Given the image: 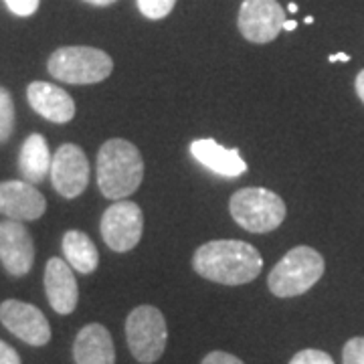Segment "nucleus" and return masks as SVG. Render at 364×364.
Here are the masks:
<instances>
[{
    "label": "nucleus",
    "instance_id": "obj_1",
    "mask_svg": "<svg viewBox=\"0 0 364 364\" xmlns=\"http://www.w3.org/2000/svg\"><path fill=\"white\" fill-rule=\"evenodd\" d=\"M193 267L198 275L215 284L243 286L261 273L263 259L259 251L245 241H208L196 249Z\"/></svg>",
    "mask_w": 364,
    "mask_h": 364
},
{
    "label": "nucleus",
    "instance_id": "obj_2",
    "mask_svg": "<svg viewBox=\"0 0 364 364\" xmlns=\"http://www.w3.org/2000/svg\"><path fill=\"white\" fill-rule=\"evenodd\" d=\"M144 178V160L128 140H107L97 154V184L105 198L122 200L138 191Z\"/></svg>",
    "mask_w": 364,
    "mask_h": 364
},
{
    "label": "nucleus",
    "instance_id": "obj_3",
    "mask_svg": "<svg viewBox=\"0 0 364 364\" xmlns=\"http://www.w3.org/2000/svg\"><path fill=\"white\" fill-rule=\"evenodd\" d=\"M324 275V257L312 247L299 245L287 251L267 277L273 296L296 298L312 289Z\"/></svg>",
    "mask_w": 364,
    "mask_h": 364
},
{
    "label": "nucleus",
    "instance_id": "obj_4",
    "mask_svg": "<svg viewBox=\"0 0 364 364\" xmlns=\"http://www.w3.org/2000/svg\"><path fill=\"white\" fill-rule=\"evenodd\" d=\"M47 69L63 83L90 85L109 77L114 61L107 53L95 47H61L49 57Z\"/></svg>",
    "mask_w": 364,
    "mask_h": 364
},
{
    "label": "nucleus",
    "instance_id": "obj_5",
    "mask_svg": "<svg viewBox=\"0 0 364 364\" xmlns=\"http://www.w3.org/2000/svg\"><path fill=\"white\" fill-rule=\"evenodd\" d=\"M229 210L233 219L251 233H269L286 219V203L273 191L251 186L231 196Z\"/></svg>",
    "mask_w": 364,
    "mask_h": 364
},
{
    "label": "nucleus",
    "instance_id": "obj_6",
    "mask_svg": "<svg viewBox=\"0 0 364 364\" xmlns=\"http://www.w3.org/2000/svg\"><path fill=\"white\" fill-rule=\"evenodd\" d=\"M126 338L138 363H156L164 354L168 340L164 314L154 306H138L126 320Z\"/></svg>",
    "mask_w": 364,
    "mask_h": 364
},
{
    "label": "nucleus",
    "instance_id": "obj_7",
    "mask_svg": "<svg viewBox=\"0 0 364 364\" xmlns=\"http://www.w3.org/2000/svg\"><path fill=\"white\" fill-rule=\"evenodd\" d=\"M100 229L107 247L117 253H126L140 243L144 231L142 208L122 198L105 210Z\"/></svg>",
    "mask_w": 364,
    "mask_h": 364
},
{
    "label": "nucleus",
    "instance_id": "obj_8",
    "mask_svg": "<svg viewBox=\"0 0 364 364\" xmlns=\"http://www.w3.org/2000/svg\"><path fill=\"white\" fill-rule=\"evenodd\" d=\"M286 11L277 0H245L239 9V31L251 43L265 45L284 31Z\"/></svg>",
    "mask_w": 364,
    "mask_h": 364
},
{
    "label": "nucleus",
    "instance_id": "obj_9",
    "mask_svg": "<svg viewBox=\"0 0 364 364\" xmlns=\"http://www.w3.org/2000/svg\"><path fill=\"white\" fill-rule=\"evenodd\" d=\"M51 181L55 191L63 198L79 196L90 182V162L85 152L75 144H63L53 154Z\"/></svg>",
    "mask_w": 364,
    "mask_h": 364
},
{
    "label": "nucleus",
    "instance_id": "obj_10",
    "mask_svg": "<svg viewBox=\"0 0 364 364\" xmlns=\"http://www.w3.org/2000/svg\"><path fill=\"white\" fill-rule=\"evenodd\" d=\"M0 322L13 332L16 338H21L31 346H45L51 340V326L47 322L45 314L33 304L6 299L0 304Z\"/></svg>",
    "mask_w": 364,
    "mask_h": 364
},
{
    "label": "nucleus",
    "instance_id": "obj_11",
    "mask_svg": "<svg viewBox=\"0 0 364 364\" xmlns=\"http://www.w3.org/2000/svg\"><path fill=\"white\" fill-rule=\"evenodd\" d=\"M0 261L14 277H23L31 272L35 263V245L21 221L9 219L0 223Z\"/></svg>",
    "mask_w": 364,
    "mask_h": 364
},
{
    "label": "nucleus",
    "instance_id": "obj_12",
    "mask_svg": "<svg viewBox=\"0 0 364 364\" xmlns=\"http://www.w3.org/2000/svg\"><path fill=\"white\" fill-rule=\"evenodd\" d=\"M47 210V200L26 181L0 182V215L13 221H37Z\"/></svg>",
    "mask_w": 364,
    "mask_h": 364
},
{
    "label": "nucleus",
    "instance_id": "obj_13",
    "mask_svg": "<svg viewBox=\"0 0 364 364\" xmlns=\"http://www.w3.org/2000/svg\"><path fill=\"white\" fill-rule=\"evenodd\" d=\"M45 291L51 308L61 316L75 310L79 299V289L73 267L59 257H51L45 267Z\"/></svg>",
    "mask_w": 364,
    "mask_h": 364
},
{
    "label": "nucleus",
    "instance_id": "obj_14",
    "mask_svg": "<svg viewBox=\"0 0 364 364\" xmlns=\"http://www.w3.org/2000/svg\"><path fill=\"white\" fill-rule=\"evenodd\" d=\"M26 100L39 116L53 124H67L75 116V102L71 95L47 81H33L26 87Z\"/></svg>",
    "mask_w": 364,
    "mask_h": 364
},
{
    "label": "nucleus",
    "instance_id": "obj_15",
    "mask_svg": "<svg viewBox=\"0 0 364 364\" xmlns=\"http://www.w3.org/2000/svg\"><path fill=\"white\" fill-rule=\"evenodd\" d=\"M191 154L198 160L205 168L213 170L219 176L237 178L247 172V164L241 158L237 148H225L213 138H203L191 144Z\"/></svg>",
    "mask_w": 364,
    "mask_h": 364
},
{
    "label": "nucleus",
    "instance_id": "obj_16",
    "mask_svg": "<svg viewBox=\"0 0 364 364\" xmlns=\"http://www.w3.org/2000/svg\"><path fill=\"white\" fill-rule=\"evenodd\" d=\"M75 364H116V348L112 334L102 324L81 328L73 344Z\"/></svg>",
    "mask_w": 364,
    "mask_h": 364
},
{
    "label": "nucleus",
    "instance_id": "obj_17",
    "mask_svg": "<svg viewBox=\"0 0 364 364\" xmlns=\"http://www.w3.org/2000/svg\"><path fill=\"white\" fill-rule=\"evenodd\" d=\"M53 156L49 152V144L41 134H31L21 146L18 154V170L23 174V181L31 184H39L51 172Z\"/></svg>",
    "mask_w": 364,
    "mask_h": 364
},
{
    "label": "nucleus",
    "instance_id": "obj_18",
    "mask_svg": "<svg viewBox=\"0 0 364 364\" xmlns=\"http://www.w3.org/2000/svg\"><path fill=\"white\" fill-rule=\"evenodd\" d=\"M63 255L67 263L79 273L95 272L100 263V253L83 231H67L63 237Z\"/></svg>",
    "mask_w": 364,
    "mask_h": 364
},
{
    "label": "nucleus",
    "instance_id": "obj_19",
    "mask_svg": "<svg viewBox=\"0 0 364 364\" xmlns=\"http://www.w3.org/2000/svg\"><path fill=\"white\" fill-rule=\"evenodd\" d=\"M14 132V104L11 91L0 87V144L9 142Z\"/></svg>",
    "mask_w": 364,
    "mask_h": 364
},
{
    "label": "nucleus",
    "instance_id": "obj_20",
    "mask_svg": "<svg viewBox=\"0 0 364 364\" xmlns=\"http://www.w3.org/2000/svg\"><path fill=\"white\" fill-rule=\"evenodd\" d=\"M174 4H176V0H138L140 13L150 21H160V18L168 16Z\"/></svg>",
    "mask_w": 364,
    "mask_h": 364
},
{
    "label": "nucleus",
    "instance_id": "obj_21",
    "mask_svg": "<svg viewBox=\"0 0 364 364\" xmlns=\"http://www.w3.org/2000/svg\"><path fill=\"white\" fill-rule=\"evenodd\" d=\"M289 364H334V358L322 350H314V348H306V350H299Z\"/></svg>",
    "mask_w": 364,
    "mask_h": 364
},
{
    "label": "nucleus",
    "instance_id": "obj_22",
    "mask_svg": "<svg viewBox=\"0 0 364 364\" xmlns=\"http://www.w3.org/2000/svg\"><path fill=\"white\" fill-rule=\"evenodd\" d=\"M342 363L344 364H364V338H352L344 344L342 350Z\"/></svg>",
    "mask_w": 364,
    "mask_h": 364
},
{
    "label": "nucleus",
    "instance_id": "obj_23",
    "mask_svg": "<svg viewBox=\"0 0 364 364\" xmlns=\"http://www.w3.org/2000/svg\"><path fill=\"white\" fill-rule=\"evenodd\" d=\"M9 11L16 16H31L37 13L41 0H4Z\"/></svg>",
    "mask_w": 364,
    "mask_h": 364
},
{
    "label": "nucleus",
    "instance_id": "obj_24",
    "mask_svg": "<svg viewBox=\"0 0 364 364\" xmlns=\"http://www.w3.org/2000/svg\"><path fill=\"white\" fill-rule=\"evenodd\" d=\"M203 364H245L241 358H237L233 354H229V352H223V350H215V352H208L207 356H205V360Z\"/></svg>",
    "mask_w": 364,
    "mask_h": 364
},
{
    "label": "nucleus",
    "instance_id": "obj_25",
    "mask_svg": "<svg viewBox=\"0 0 364 364\" xmlns=\"http://www.w3.org/2000/svg\"><path fill=\"white\" fill-rule=\"evenodd\" d=\"M0 364H21V356L4 340H0Z\"/></svg>",
    "mask_w": 364,
    "mask_h": 364
},
{
    "label": "nucleus",
    "instance_id": "obj_26",
    "mask_svg": "<svg viewBox=\"0 0 364 364\" xmlns=\"http://www.w3.org/2000/svg\"><path fill=\"white\" fill-rule=\"evenodd\" d=\"M356 93H358V97L363 100L364 104V69L356 75Z\"/></svg>",
    "mask_w": 364,
    "mask_h": 364
},
{
    "label": "nucleus",
    "instance_id": "obj_27",
    "mask_svg": "<svg viewBox=\"0 0 364 364\" xmlns=\"http://www.w3.org/2000/svg\"><path fill=\"white\" fill-rule=\"evenodd\" d=\"M336 61L346 63V61H350V55H346V53H336V55H330V63H336Z\"/></svg>",
    "mask_w": 364,
    "mask_h": 364
},
{
    "label": "nucleus",
    "instance_id": "obj_28",
    "mask_svg": "<svg viewBox=\"0 0 364 364\" xmlns=\"http://www.w3.org/2000/svg\"><path fill=\"white\" fill-rule=\"evenodd\" d=\"M87 4H93V6H109V4H114L116 0H85Z\"/></svg>",
    "mask_w": 364,
    "mask_h": 364
},
{
    "label": "nucleus",
    "instance_id": "obj_29",
    "mask_svg": "<svg viewBox=\"0 0 364 364\" xmlns=\"http://www.w3.org/2000/svg\"><path fill=\"white\" fill-rule=\"evenodd\" d=\"M296 26H298L296 21H286V23H284V31H296Z\"/></svg>",
    "mask_w": 364,
    "mask_h": 364
},
{
    "label": "nucleus",
    "instance_id": "obj_30",
    "mask_svg": "<svg viewBox=\"0 0 364 364\" xmlns=\"http://www.w3.org/2000/svg\"><path fill=\"white\" fill-rule=\"evenodd\" d=\"M287 11H289V13H298V4H296V2H289Z\"/></svg>",
    "mask_w": 364,
    "mask_h": 364
},
{
    "label": "nucleus",
    "instance_id": "obj_31",
    "mask_svg": "<svg viewBox=\"0 0 364 364\" xmlns=\"http://www.w3.org/2000/svg\"><path fill=\"white\" fill-rule=\"evenodd\" d=\"M314 16H306V25H312Z\"/></svg>",
    "mask_w": 364,
    "mask_h": 364
}]
</instances>
